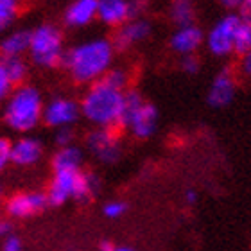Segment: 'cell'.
<instances>
[{
  "label": "cell",
  "instance_id": "cell-5",
  "mask_svg": "<svg viewBox=\"0 0 251 251\" xmlns=\"http://www.w3.org/2000/svg\"><path fill=\"white\" fill-rule=\"evenodd\" d=\"M29 54L40 67H56L63 63V38L54 25H40L31 32Z\"/></svg>",
  "mask_w": 251,
  "mask_h": 251
},
{
  "label": "cell",
  "instance_id": "cell-15",
  "mask_svg": "<svg viewBox=\"0 0 251 251\" xmlns=\"http://www.w3.org/2000/svg\"><path fill=\"white\" fill-rule=\"evenodd\" d=\"M149 31H151V27H149L147 22H144V20L131 22V24L124 25L121 31L115 34V38H113V47L124 50V49H127L135 42L144 40V38L149 34Z\"/></svg>",
  "mask_w": 251,
  "mask_h": 251
},
{
  "label": "cell",
  "instance_id": "cell-20",
  "mask_svg": "<svg viewBox=\"0 0 251 251\" xmlns=\"http://www.w3.org/2000/svg\"><path fill=\"white\" fill-rule=\"evenodd\" d=\"M144 102H146V100L142 99L138 92H127V94H124V104H122L121 124L122 126H127V122L131 121V117H133L136 111L140 110Z\"/></svg>",
  "mask_w": 251,
  "mask_h": 251
},
{
  "label": "cell",
  "instance_id": "cell-18",
  "mask_svg": "<svg viewBox=\"0 0 251 251\" xmlns=\"http://www.w3.org/2000/svg\"><path fill=\"white\" fill-rule=\"evenodd\" d=\"M81 151L77 147L68 146L61 147L52 160L54 171L56 173H65V171H79V163H81Z\"/></svg>",
  "mask_w": 251,
  "mask_h": 251
},
{
  "label": "cell",
  "instance_id": "cell-21",
  "mask_svg": "<svg viewBox=\"0 0 251 251\" xmlns=\"http://www.w3.org/2000/svg\"><path fill=\"white\" fill-rule=\"evenodd\" d=\"M2 63H4V68H5V72H7V75H9L13 86H15V84H20L27 74V67H25V63H24V59L7 58V59H2Z\"/></svg>",
  "mask_w": 251,
  "mask_h": 251
},
{
  "label": "cell",
  "instance_id": "cell-31",
  "mask_svg": "<svg viewBox=\"0 0 251 251\" xmlns=\"http://www.w3.org/2000/svg\"><path fill=\"white\" fill-rule=\"evenodd\" d=\"M99 251H133V250H131V248H124V246H115V244L104 241V242H100Z\"/></svg>",
  "mask_w": 251,
  "mask_h": 251
},
{
  "label": "cell",
  "instance_id": "cell-3",
  "mask_svg": "<svg viewBox=\"0 0 251 251\" xmlns=\"http://www.w3.org/2000/svg\"><path fill=\"white\" fill-rule=\"evenodd\" d=\"M43 117L42 95L32 86H18L4 102V121L11 129L25 133L36 127Z\"/></svg>",
  "mask_w": 251,
  "mask_h": 251
},
{
  "label": "cell",
  "instance_id": "cell-1",
  "mask_svg": "<svg viewBox=\"0 0 251 251\" xmlns=\"http://www.w3.org/2000/svg\"><path fill=\"white\" fill-rule=\"evenodd\" d=\"M113 56V45L106 40H94L65 52L63 63L75 81L86 83L100 79L106 74Z\"/></svg>",
  "mask_w": 251,
  "mask_h": 251
},
{
  "label": "cell",
  "instance_id": "cell-19",
  "mask_svg": "<svg viewBox=\"0 0 251 251\" xmlns=\"http://www.w3.org/2000/svg\"><path fill=\"white\" fill-rule=\"evenodd\" d=\"M233 50L239 54H250L251 52V22L242 20L237 27L235 38H233Z\"/></svg>",
  "mask_w": 251,
  "mask_h": 251
},
{
  "label": "cell",
  "instance_id": "cell-26",
  "mask_svg": "<svg viewBox=\"0 0 251 251\" xmlns=\"http://www.w3.org/2000/svg\"><path fill=\"white\" fill-rule=\"evenodd\" d=\"M124 212H126V204L121 203V201H111V203L104 204V215L106 217L115 219V217H121Z\"/></svg>",
  "mask_w": 251,
  "mask_h": 251
},
{
  "label": "cell",
  "instance_id": "cell-4",
  "mask_svg": "<svg viewBox=\"0 0 251 251\" xmlns=\"http://www.w3.org/2000/svg\"><path fill=\"white\" fill-rule=\"evenodd\" d=\"M97 190V179L92 174H84L81 171H65L54 174L50 187L47 192V201L50 204H63L70 198L84 201L94 196Z\"/></svg>",
  "mask_w": 251,
  "mask_h": 251
},
{
  "label": "cell",
  "instance_id": "cell-34",
  "mask_svg": "<svg viewBox=\"0 0 251 251\" xmlns=\"http://www.w3.org/2000/svg\"><path fill=\"white\" fill-rule=\"evenodd\" d=\"M196 201H198V196H196V192H194V190H188L187 192V203H196Z\"/></svg>",
  "mask_w": 251,
  "mask_h": 251
},
{
  "label": "cell",
  "instance_id": "cell-6",
  "mask_svg": "<svg viewBox=\"0 0 251 251\" xmlns=\"http://www.w3.org/2000/svg\"><path fill=\"white\" fill-rule=\"evenodd\" d=\"M241 24V16L228 15L215 24L208 34V49L215 56H226L233 50V38L237 27Z\"/></svg>",
  "mask_w": 251,
  "mask_h": 251
},
{
  "label": "cell",
  "instance_id": "cell-2",
  "mask_svg": "<svg viewBox=\"0 0 251 251\" xmlns=\"http://www.w3.org/2000/svg\"><path fill=\"white\" fill-rule=\"evenodd\" d=\"M124 92L111 88L100 79H97L88 94L83 99V113L88 121L102 126L104 129H111L113 126L121 124Z\"/></svg>",
  "mask_w": 251,
  "mask_h": 251
},
{
  "label": "cell",
  "instance_id": "cell-28",
  "mask_svg": "<svg viewBox=\"0 0 251 251\" xmlns=\"http://www.w3.org/2000/svg\"><path fill=\"white\" fill-rule=\"evenodd\" d=\"M2 251H22V241L18 237H13V235L5 237Z\"/></svg>",
  "mask_w": 251,
  "mask_h": 251
},
{
  "label": "cell",
  "instance_id": "cell-30",
  "mask_svg": "<svg viewBox=\"0 0 251 251\" xmlns=\"http://www.w3.org/2000/svg\"><path fill=\"white\" fill-rule=\"evenodd\" d=\"M183 68L188 74H196L199 70V61L194 56H188V58L183 59Z\"/></svg>",
  "mask_w": 251,
  "mask_h": 251
},
{
  "label": "cell",
  "instance_id": "cell-7",
  "mask_svg": "<svg viewBox=\"0 0 251 251\" xmlns=\"http://www.w3.org/2000/svg\"><path fill=\"white\" fill-rule=\"evenodd\" d=\"M47 194L42 192H18L11 196L5 203V210L11 217L25 219L31 215L40 214L47 206Z\"/></svg>",
  "mask_w": 251,
  "mask_h": 251
},
{
  "label": "cell",
  "instance_id": "cell-29",
  "mask_svg": "<svg viewBox=\"0 0 251 251\" xmlns=\"http://www.w3.org/2000/svg\"><path fill=\"white\" fill-rule=\"evenodd\" d=\"M56 140H58V144L61 147H68L70 142H72V131L68 129V127H63L58 133V138H56Z\"/></svg>",
  "mask_w": 251,
  "mask_h": 251
},
{
  "label": "cell",
  "instance_id": "cell-13",
  "mask_svg": "<svg viewBox=\"0 0 251 251\" xmlns=\"http://www.w3.org/2000/svg\"><path fill=\"white\" fill-rule=\"evenodd\" d=\"M133 133H135L138 138H146L154 131V126H156V108L149 102H144L142 108L136 111L135 115L131 117V121L127 122Z\"/></svg>",
  "mask_w": 251,
  "mask_h": 251
},
{
  "label": "cell",
  "instance_id": "cell-8",
  "mask_svg": "<svg viewBox=\"0 0 251 251\" xmlns=\"http://www.w3.org/2000/svg\"><path fill=\"white\" fill-rule=\"evenodd\" d=\"M79 115V106L70 99H54L43 106V121L54 127H67Z\"/></svg>",
  "mask_w": 251,
  "mask_h": 251
},
{
  "label": "cell",
  "instance_id": "cell-32",
  "mask_svg": "<svg viewBox=\"0 0 251 251\" xmlns=\"http://www.w3.org/2000/svg\"><path fill=\"white\" fill-rule=\"evenodd\" d=\"M242 70H244V74L251 75V52L246 54L244 59H242Z\"/></svg>",
  "mask_w": 251,
  "mask_h": 251
},
{
  "label": "cell",
  "instance_id": "cell-22",
  "mask_svg": "<svg viewBox=\"0 0 251 251\" xmlns=\"http://www.w3.org/2000/svg\"><path fill=\"white\" fill-rule=\"evenodd\" d=\"M173 18L178 22L181 27H188L192 24L194 9L188 2H176L173 7Z\"/></svg>",
  "mask_w": 251,
  "mask_h": 251
},
{
  "label": "cell",
  "instance_id": "cell-23",
  "mask_svg": "<svg viewBox=\"0 0 251 251\" xmlns=\"http://www.w3.org/2000/svg\"><path fill=\"white\" fill-rule=\"evenodd\" d=\"M16 13H18V4L16 2H13V0H0V31L15 20Z\"/></svg>",
  "mask_w": 251,
  "mask_h": 251
},
{
  "label": "cell",
  "instance_id": "cell-33",
  "mask_svg": "<svg viewBox=\"0 0 251 251\" xmlns=\"http://www.w3.org/2000/svg\"><path fill=\"white\" fill-rule=\"evenodd\" d=\"M9 237L11 235V225L7 221H0V237Z\"/></svg>",
  "mask_w": 251,
  "mask_h": 251
},
{
  "label": "cell",
  "instance_id": "cell-11",
  "mask_svg": "<svg viewBox=\"0 0 251 251\" xmlns=\"http://www.w3.org/2000/svg\"><path fill=\"white\" fill-rule=\"evenodd\" d=\"M42 156V144L36 138H20L11 144V162L16 165H32Z\"/></svg>",
  "mask_w": 251,
  "mask_h": 251
},
{
  "label": "cell",
  "instance_id": "cell-16",
  "mask_svg": "<svg viewBox=\"0 0 251 251\" xmlns=\"http://www.w3.org/2000/svg\"><path fill=\"white\" fill-rule=\"evenodd\" d=\"M29 42H31V32L16 31L11 32L0 42V54L2 59L7 58H22V54L29 50Z\"/></svg>",
  "mask_w": 251,
  "mask_h": 251
},
{
  "label": "cell",
  "instance_id": "cell-10",
  "mask_svg": "<svg viewBox=\"0 0 251 251\" xmlns=\"http://www.w3.org/2000/svg\"><path fill=\"white\" fill-rule=\"evenodd\" d=\"M233 94H235V81H233V75H231L230 68H225L223 72L215 77L212 88H210L208 95V102L214 108H221V106H226L233 99Z\"/></svg>",
  "mask_w": 251,
  "mask_h": 251
},
{
  "label": "cell",
  "instance_id": "cell-24",
  "mask_svg": "<svg viewBox=\"0 0 251 251\" xmlns=\"http://www.w3.org/2000/svg\"><path fill=\"white\" fill-rule=\"evenodd\" d=\"M100 81L106 83L108 86H111V88L122 90L126 84V75H124V72H121V70H111V72H106L104 75L100 77Z\"/></svg>",
  "mask_w": 251,
  "mask_h": 251
},
{
  "label": "cell",
  "instance_id": "cell-9",
  "mask_svg": "<svg viewBox=\"0 0 251 251\" xmlns=\"http://www.w3.org/2000/svg\"><path fill=\"white\" fill-rule=\"evenodd\" d=\"M135 13H136L135 5L122 2V0H102V2H99V9H97L99 18L104 24H108V25L122 24L127 18L135 16Z\"/></svg>",
  "mask_w": 251,
  "mask_h": 251
},
{
  "label": "cell",
  "instance_id": "cell-27",
  "mask_svg": "<svg viewBox=\"0 0 251 251\" xmlns=\"http://www.w3.org/2000/svg\"><path fill=\"white\" fill-rule=\"evenodd\" d=\"M9 156H11V142L5 140V138H0V173L11 162Z\"/></svg>",
  "mask_w": 251,
  "mask_h": 251
},
{
  "label": "cell",
  "instance_id": "cell-17",
  "mask_svg": "<svg viewBox=\"0 0 251 251\" xmlns=\"http://www.w3.org/2000/svg\"><path fill=\"white\" fill-rule=\"evenodd\" d=\"M201 40H203L201 29L194 25H188V27H181V29L174 34L173 40H171V45H173V49L176 52L190 54L199 47Z\"/></svg>",
  "mask_w": 251,
  "mask_h": 251
},
{
  "label": "cell",
  "instance_id": "cell-14",
  "mask_svg": "<svg viewBox=\"0 0 251 251\" xmlns=\"http://www.w3.org/2000/svg\"><path fill=\"white\" fill-rule=\"evenodd\" d=\"M97 9H99V2H95V0H77L67 9L65 22L72 27L86 25L97 15Z\"/></svg>",
  "mask_w": 251,
  "mask_h": 251
},
{
  "label": "cell",
  "instance_id": "cell-12",
  "mask_svg": "<svg viewBox=\"0 0 251 251\" xmlns=\"http://www.w3.org/2000/svg\"><path fill=\"white\" fill-rule=\"evenodd\" d=\"M88 146L90 149L104 162H111L117 158V152H119V147H117L115 136L110 129H100L92 133L88 138Z\"/></svg>",
  "mask_w": 251,
  "mask_h": 251
},
{
  "label": "cell",
  "instance_id": "cell-25",
  "mask_svg": "<svg viewBox=\"0 0 251 251\" xmlns=\"http://www.w3.org/2000/svg\"><path fill=\"white\" fill-rule=\"evenodd\" d=\"M11 92H13V83H11L7 72H5L4 63L0 59V102H5Z\"/></svg>",
  "mask_w": 251,
  "mask_h": 251
}]
</instances>
